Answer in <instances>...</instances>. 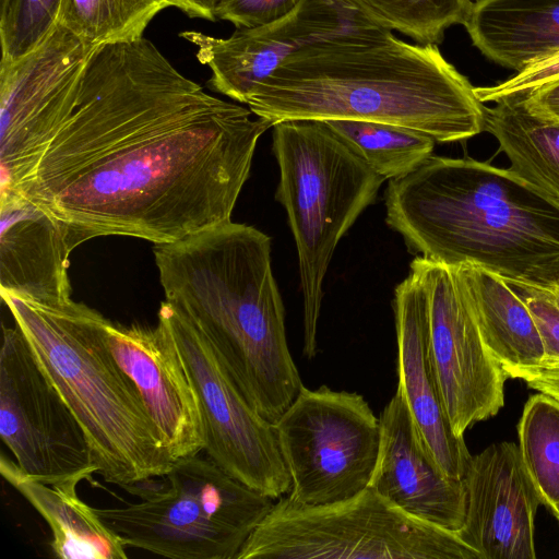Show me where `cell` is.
I'll return each instance as SVG.
<instances>
[{"label": "cell", "instance_id": "cell-29", "mask_svg": "<svg viewBox=\"0 0 559 559\" xmlns=\"http://www.w3.org/2000/svg\"><path fill=\"white\" fill-rule=\"evenodd\" d=\"M1 60L33 50L57 23L62 0H0Z\"/></svg>", "mask_w": 559, "mask_h": 559}, {"label": "cell", "instance_id": "cell-17", "mask_svg": "<svg viewBox=\"0 0 559 559\" xmlns=\"http://www.w3.org/2000/svg\"><path fill=\"white\" fill-rule=\"evenodd\" d=\"M463 481L466 509L459 538L479 559H535L542 499L518 444L492 443L472 456Z\"/></svg>", "mask_w": 559, "mask_h": 559}, {"label": "cell", "instance_id": "cell-13", "mask_svg": "<svg viewBox=\"0 0 559 559\" xmlns=\"http://www.w3.org/2000/svg\"><path fill=\"white\" fill-rule=\"evenodd\" d=\"M96 47L56 23L28 53L0 62V190L33 174L72 105Z\"/></svg>", "mask_w": 559, "mask_h": 559}, {"label": "cell", "instance_id": "cell-5", "mask_svg": "<svg viewBox=\"0 0 559 559\" xmlns=\"http://www.w3.org/2000/svg\"><path fill=\"white\" fill-rule=\"evenodd\" d=\"M1 298L80 423L97 474L136 496L166 475L175 461L108 346L107 319L72 299L47 305L10 293Z\"/></svg>", "mask_w": 559, "mask_h": 559}, {"label": "cell", "instance_id": "cell-3", "mask_svg": "<svg viewBox=\"0 0 559 559\" xmlns=\"http://www.w3.org/2000/svg\"><path fill=\"white\" fill-rule=\"evenodd\" d=\"M271 238L231 219L154 246L166 301L212 345L250 405L275 423L302 388L289 352Z\"/></svg>", "mask_w": 559, "mask_h": 559}, {"label": "cell", "instance_id": "cell-27", "mask_svg": "<svg viewBox=\"0 0 559 559\" xmlns=\"http://www.w3.org/2000/svg\"><path fill=\"white\" fill-rule=\"evenodd\" d=\"M519 450L542 503H559V402L538 392L528 397L518 424Z\"/></svg>", "mask_w": 559, "mask_h": 559}, {"label": "cell", "instance_id": "cell-6", "mask_svg": "<svg viewBox=\"0 0 559 559\" xmlns=\"http://www.w3.org/2000/svg\"><path fill=\"white\" fill-rule=\"evenodd\" d=\"M219 100L144 37L98 46L68 115L31 177L13 190L25 195L41 191L145 132Z\"/></svg>", "mask_w": 559, "mask_h": 559}, {"label": "cell", "instance_id": "cell-9", "mask_svg": "<svg viewBox=\"0 0 559 559\" xmlns=\"http://www.w3.org/2000/svg\"><path fill=\"white\" fill-rule=\"evenodd\" d=\"M237 559H479L451 532L411 516L368 487L326 504L282 497Z\"/></svg>", "mask_w": 559, "mask_h": 559}, {"label": "cell", "instance_id": "cell-8", "mask_svg": "<svg viewBox=\"0 0 559 559\" xmlns=\"http://www.w3.org/2000/svg\"><path fill=\"white\" fill-rule=\"evenodd\" d=\"M141 501L94 508L123 542L173 559H237L274 499L199 454L176 460Z\"/></svg>", "mask_w": 559, "mask_h": 559}, {"label": "cell", "instance_id": "cell-18", "mask_svg": "<svg viewBox=\"0 0 559 559\" xmlns=\"http://www.w3.org/2000/svg\"><path fill=\"white\" fill-rule=\"evenodd\" d=\"M397 389L419 439L441 471L462 480L469 460L464 438L452 431L432 365L429 305L420 280L409 271L394 290Z\"/></svg>", "mask_w": 559, "mask_h": 559}, {"label": "cell", "instance_id": "cell-10", "mask_svg": "<svg viewBox=\"0 0 559 559\" xmlns=\"http://www.w3.org/2000/svg\"><path fill=\"white\" fill-rule=\"evenodd\" d=\"M290 477L286 496L304 504L349 499L369 487L380 449V420L365 397L326 385L298 395L275 421Z\"/></svg>", "mask_w": 559, "mask_h": 559}, {"label": "cell", "instance_id": "cell-19", "mask_svg": "<svg viewBox=\"0 0 559 559\" xmlns=\"http://www.w3.org/2000/svg\"><path fill=\"white\" fill-rule=\"evenodd\" d=\"M379 420L380 449L369 487L411 516L457 532L465 518L464 481L445 475L429 455L399 391Z\"/></svg>", "mask_w": 559, "mask_h": 559}, {"label": "cell", "instance_id": "cell-7", "mask_svg": "<svg viewBox=\"0 0 559 559\" xmlns=\"http://www.w3.org/2000/svg\"><path fill=\"white\" fill-rule=\"evenodd\" d=\"M280 168L275 199L295 239L304 305L302 353H318L323 281L333 253L385 180L324 121L286 120L273 126Z\"/></svg>", "mask_w": 559, "mask_h": 559}, {"label": "cell", "instance_id": "cell-22", "mask_svg": "<svg viewBox=\"0 0 559 559\" xmlns=\"http://www.w3.org/2000/svg\"><path fill=\"white\" fill-rule=\"evenodd\" d=\"M0 473L47 522L55 555L63 559H126V545L82 501L74 484L47 485L27 477L1 455Z\"/></svg>", "mask_w": 559, "mask_h": 559}, {"label": "cell", "instance_id": "cell-4", "mask_svg": "<svg viewBox=\"0 0 559 559\" xmlns=\"http://www.w3.org/2000/svg\"><path fill=\"white\" fill-rule=\"evenodd\" d=\"M384 204L413 254L527 282L559 272V207L509 168L431 155L389 181Z\"/></svg>", "mask_w": 559, "mask_h": 559}, {"label": "cell", "instance_id": "cell-16", "mask_svg": "<svg viewBox=\"0 0 559 559\" xmlns=\"http://www.w3.org/2000/svg\"><path fill=\"white\" fill-rule=\"evenodd\" d=\"M108 346L133 381L174 461L199 454L205 431L197 391L164 320L155 328L106 322Z\"/></svg>", "mask_w": 559, "mask_h": 559}, {"label": "cell", "instance_id": "cell-15", "mask_svg": "<svg viewBox=\"0 0 559 559\" xmlns=\"http://www.w3.org/2000/svg\"><path fill=\"white\" fill-rule=\"evenodd\" d=\"M393 34L348 0H300L285 17L255 28H238L228 38L195 31L180 37L197 47V58L212 71L210 85L247 104L254 87L284 61L314 44L377 41Z\"/></svg>", "mask_w": 559, "mask_h": 559}, {"label": "cell", "instance_id": "cell-11", "mask_svg": "<svg viewBox=\"0 0 559 559\" xmlns=\"http://www.w3.org/2000/svg\"><path fill=\"white\" fill-rule=\"evenodd\" d=\"M0 436L31 479L78 485L98 472L80 423L44 374L16 325L3 326Z\"/></svg>", "mask_w": 559, "mask_h": 559}, {"label": "cell", "instance_id": "cell-31", "mask_svg": "<svg viewBox=\"0 0 559 559\" xmlns=\"http://www.w3.org/2000/svg\"><path fill=\"white\" fill-rule=\"evenodd\" d=\"M557 80H559V51L536 61L499 84L474 90L481 103H496L504 97L527 94Z\"/></svg>", "mask_w": 559, "mask_h": 559}, {"label": "cell", "instance_id": "cell-33", "mask_svg": "<svg viewBox=\"0 0 559 559\" xmlns=\"http://www.w3.org/2000/svg\"><path fill=\"white\" fill-rule=\"evenodd\" d=\"M524 96L536 108L559 120V80L524 94Z\"/></svg>", "mask_w": 559, "mask_h": 559}, {"label": "cell", "instance_id": "cell-26", "mask_svg": "<svg viewBox=\"0 0 559 559\" xmlns=\"http://www.w3.org/2000/svg\"><path fill=\"white\" fill-rule=\"evenodd\" d=\"M166 8L160 0H62L57 23L98 47L142 38L153 17Z\"/></svg>", "mask_w": 559, "mask_h": 559}, {"label": "cell", "instance_id": "cell-1", "mask_svg": "<svg viewBox=\"0 0 559 559\" xmlns=\"http://www.w3.org/2000/svg\"><path fill=\"white\" fill-rule=\"evenodd\" d=\"M234 103L145 132L26 195L67 228L73 250L99 236L171 243L231 219L272 122Z\"/></svg>", "mask_w": 559, "mask_h": 559}, {"label": "cell", "instance_id": "cell-32", "mask_svg": "<svg viewBox=\"0 0 559 559\" xmlns=\"http://www.w3.org/2000/svg\"><path fill=\"white\" fill-rule=\"evenodd\" d=\"M528 388L559 402V365H544L520 376Z\"/></svg>", "mask_w": 559, "mask_h": 559}, {"label": "cell", "instance_id": "cell-20", "mask_svg": "<svg viewBox=\"0 0 559 559\" xmlns=\"http://www.w3.org/2000/svg\"><path fill=\"white\" fill-rule=\"evenodd\" d=\"M66 226L12 189L0 193V294L47 305L71 300Z\"/></svg>", "mask_w": 559, "mask_h": 559}, {"label": "cell", "instance_id": "cell-34", "mask_svg": "<svg viewBox=\"0 0 559 559\" xmlns=\"http://www.w3.org/2000/svg\"><path fill=\"white\" fill-rule=\"evenodd\" d=\"M167 7H175L189 17L215 21V7L218 0H160Z\"/></svg>", "mask_w": 559, "mask_h": 559}, {"label": "cell", "instance_id": "cell-28", "mask_svg": "<svg viewBox=\"0 0 559 559\" xmlns=\"http://www.w3.org/2000/svg\"><path fill=\"white\" fill-rule=\"evenodd\" d=\"M380 27L419 45H437L447 28L463 24L471 0H348Z\"/></svg>", "mask_w": 559, "mask_h": 559}, {"label": "cell", "instance_id": "cell-30", "mask_svg": "<svg viewBox=\"0 0 559 559\" xmlns=\"http://www.w3.org/2000/svg\"><path fill=\"white\" fill-rule=\"evenodd\" d=\"M300 0H218L215 17L237 28H255L274 23L295 10Z\"/></svg>", "mask_w": 559, "mask_h": 559}, {"label": "cell", "instance_id": "cell-35", "mask_svg": "<svg viewBox=\"0 0 559 559\" xmlns=\"http://www.w3.org/2000/svg\"><path fill=\"white\" fill-rule=\"evenodd\" d=\"M549 509L552 511L554 515L559 521V503L550 506Z\"/></svg>", "mask_w": 559, "mask_h": 559}, {"label": "cell", "instance_id": "cell-12", "mask_svg": "<svg viewBox=\"0 0 559 559\" xmlns=\"http://www.w3.org/2000/svg\"><path fill=\"white\" fill-rule=\"evenodd\" d=\"M158 318L168 325L197 391L207 457L274 500L288 493L290 477L274 424L250 405L210 342L189 319L166 300Z\"/></svg>", "mask_w": 559, "mask_h": 559}, {"label": "cell", "instance_id": "cell-2", "mask_svg": "<svg viewBox=\"0 0 559 559\" xmlns=\"http://www.w3.org/2000/svg\"><path fill=\"white\" fill-rule=\"evenodd\" d=\"M475 87L437 45L393 34L377 41L309 46L259 83L247 104L274 126L286 120H361L401 126L436 142L485 131Z\"/></svg>", "mask_w": 559, "mask_h": 559}, {"label": "cell", "instance_id": "cell-25", "mask_svg": "<svg viewBox=\"0 0 559 559\" xmlns=\"http://www.w3.org/2000/svg\"><path fill=\"white\" fill-rule=\"evenodd\" d=\"M324 122L378 175L390 180L418 168L436 144L423 132L395 124L344 119Z\"/></svg>", "mask_w": 559, "mask_h": 559}, {"label": "cell", "instance_id": "cell-21", "mask_svg": "<svg viewBox=\"0 0 559 559\" xmlns=\"http://www.w3.org/2000/svg\"><path fill=\"white\" fill-rule=\"evenodd\" d=\"M463 25L483 55L516 72L559 51V0H477Z\"/></svg>", "mask_w": 559, "mask_h": 559}, {"label": "cell", "instance_id": "cell-14", "mask_svg": "<svg viewBox=\"0 0 559 559\" xmlns=\"http://www.w3.org/2000/svg\"><path fill=\"white\" fill-rule=\"evenodd\" d=\"M409 271L428 297L430 354L443 407L454 435L464 438L502 408L509 377L484 343L462 265L417 255Z\"/></svg>", "mask_w": 559, "mask_h": 559}, {"label": "cell", "instance_id": "cell-24", "mask_svg": "<svg viewBox=\"0 0 559 559\" xmlns=\"http://www.w3.org/2000/svg\"><path fill=\"white\" fill-rule=\"evenodd\" d=\"M486 107L485 131L495 136L509 169L559 207V120L524 95Z\"/></svg>", "mask_w": 559, "mask_h": 559}, {"label": "cell", "instance_id": "cell-23", "mask_svg": "<svg viewBox=\"0 0 559 559\" xmlns=\"http://www.w3.org/2000/svg\"><path fill=\"white\" fill-rule=\"evenodd\" d=\"M462 267L484 343L508 377L519 379L540 367L544 343L525 302L499 275L475 265Z\"/></svg>", "mask_w": 559, "mask_h": 559}]
</instances>
